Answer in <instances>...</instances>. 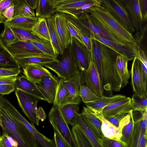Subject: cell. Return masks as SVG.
I'll return each instance as SVG.
<instances>
[{
	"label": "cell",
	"mask_w": 147,
	"mask_h": 147,
	"mask_svg": "<svg viewBox=\"0 0 147 147\" xmlns=\"http://www.w3.org/2000/svg\"><path fill=\"white\" fill-rule=\"evenodd\" d=\"M13 1L14 7L13 17L20 16L36 17L34 10L28 5L25 0H13Z\"/></svg>",
	"instance_id": "cell-34"
},
{
	"label": "cell",
	"mask_w": 147,
	"mask_h": 147,
	"mask_svg": "<svg viewBox=\"0 0 147 147\" xmlns=\"http://www.w3.org/2000/svg\"><path fill=\"white\" fill-rule=\"evenodd\" d=\"M126 97L125 96L121 94L111 97L103 96L95 101L85 104V105L97 116L102 117V112L105 107Z\"/></svg>",
	"instance_id": "cell-19"
},
{
	"label": "cell",
	"mask_w": 147,
	"mask_h": 147,
	"mask_svg": "<svg viewBox=\"0 0 147 147\" xmlns=\"http://www.w3.org/2000/svg\"><path fill=\"white\" fill-rule=\"evenodd\" d=\"M58 81L55 76H46L38 82L35 83L39 91L49 103L54 101Z\"/></svg>",
	"instance_id": "cell-14"
},
{
	"label": "cell",
	"mask_w": 147,
	"mask_h": 147,
	"mask_svg": "<svg viewBox=\"0 0 147 147\" xmlns=\"http://www.w3.org/2000/svg\"><path fill=\"white\" fill-rule=\"evenodd\" d=\"M56 28L65 49L69 45L71 36L67 24V18L64 13L57 12L53 15Z\"/></svg>",
	"instance_id": "cell-16"
},
{
	"label": "cell",
	"mask_w": 147,
	"mask_h": 147,
	"mask_svg": "<svg viewBox=\"0 0 147 147\" xmlns=\"http://www.w3.org/2000/svg\"><path fill=\"white\" fill-rule=\"evenodd\" d=\"M50 122L71 147H78L74 138L61 113L60 107L53 106L48 115Z\"/></svg>",
	"instance_id": "cell-5"
},
{
	"label": "cell",
	"mask_w": 147,
	"mask_h": 147,
	"mask_svg": "<svg viewBox=\"0 0 147 147\" xmlns=\"http://www.w3.org/2000/svg\"><path fill=\"white\" fill-rule=\"evenodd\" d=\"M57 59V61L47 64L44 67L54 72L59 78L64 80H69L80 71L69 45L64 49L63 54Z\"/></svg>",
	"instance_id": "cell-3"
},
{
	"label": "cell",
	"mask_w": 147,
	"mask_h": 147,
	"mask_svg": "<svg viewBox=\"0 0 147 147\" xmlns=\"http://www.w3.org/2000/svg\"><path fill=\"white\" fill-rule=\"evenodd\" d=\"M57 78V85L53 106L61 108L69 104L78 105L79 103L78 102L71 97L64 84V80L59 77Z\"/></svg>",
	"instance_id": "cell-22"
},
{
	"label": "cell",
	"mask_w": 147,
	"mask_h": 147,
	"mask_svg": "<svg viewBox=\"0 0 147 147\" xmlns=\"http://www.w3.org/2000/svg\"><path fill=\"white\" fill-rule=\"evenodd\" d=\"M14 13V7L13 5L6 8L3 13V15L6 19L7 20L12 19Z\"/></svg>",
	"instance_id": "cell-57"
},
{
	"label": "cell",
	"mask_w": 147,
	"mask_h": 147,
	"mask_svg": "<svg viewBox=\"0 0 147 147\" xmlns=\"http://www.w3.org/2000/svg\"><path fill=\"white\" fill-rule=\"evenodd\" d=\"M69 46L80 70H86L91 59L90 52L84 44L72 37Z\"/></svg>",
	"instance_id": "cell-9"
},
{
	"label": "cell",
	"mask_w": 147,
	"mask_h": 147,
	"mask_svg": "<svg viewBox=\"0 0 147 147\" xmlns=\"http://www.w3.org/2000/svg\"><path fill=\"white\" fill-rule=\"evenodd\" d=\"M13 5V0H0V23H4L7 21L3 15L4 11L8 7Z\"/></svg>",
	"instance_id": "cell-46"
},
{
	"label": "cell",
	"mask_w": 147,
	"mask_h": 147,
	"mask_svg": "<svg viewBox=\"0 0 147 147\" xmlns=\"http://www.w3.org/2000/svg\"><path fill=\"white\" fill-rule=\"evenodd\" d=\"M32 33L41 39L50 42L46 19L38 18V20L33 27Z\"/></svg>",
	"instance_id": "cell-36"
},
{
	"label": "cell",
	"mask_w": 147,
	"mask_h": 147,
	"mask_svg": "<svg viewBox=\"0 0 147 147\" xmlns=\"http://www.w3.org/2000/svg\"><path fill=\"white\" fill-rule=\"evenodd\" d=\"M129 112H125L119 113L114 116L105 118L116 127H118L120 122Z\"/></svg>",
	"instance_id": "cell-47"
},
{
	"label": "cell",
	"mask_w": 147,
	"mask_h": 147,
	"mask_svg": "<svg viewBox=\"0 0 147 147\" xmlns=\"http://www.w3.org/2000/svg\"><path fill=\"white\" fill-rule=\"evenodd\" d=\"M100 2V1H99ZM123 44H136L132 33L127 31L100 3L89 8L87 12Z\"/></svg>",
	"instance_id": "cell-2"
},
{
	"label": "cell",
	"mask_w": 147,
	"mask_h": 147,
	"mask_svg": "<svg viewBox=\"0 0 147 147\" xmlns=\"http://www.w3.org/2000/svg\"><path fill=\"white\" fill-rule=\"evenodd\" d=\"M17 76H11L0 78V84H14L17 78Z\"/></svg>",
	"instance_id": "cell-55"
},
{
	"label": "cell",
	"mask_w": 147,
	"mask_h": 147,
	"mask_svg": "<svg viewBox=\"0 0 147 147\" xmlns=\"http://www.w3.org/2000/svg\"><path fill=\"white\" fill-rule=\"evenodd\" d=\"M20 71V67L9 69L0 68V78L11 76H17Z\"/></svg>",
	"instance_id": "cell-49"
},
{
	"label": "cell",
	"mask_w": 147,
	"mask_h": 147,
	"mask_svg": "<svg viewBox=\"0 0 147 147\" xmlns=\"http://www.w3.org/2000/svg\"><path fill=\"white\" fill-rule=\"evenodd\" d=\"M79 19L84 24L92 35L94 34L99 37L120 43L107 31L95 18L88 13L86 12Z\"/></svg>",
	"instance_id": "cell-13"
},
{
	"label": "cell",
	"mask_w": 147,
	"mask_h": 147,
	"mask_svg": "<svg viewBox=\"0 0 147 147\" xmlns=\"http://www.w3.org/2000/svg\"><path fill=\"white\" fill-rule=\"evenodd\" d=\"M56 12L53 0H39L36 9V16L38 18L48 19Z\"/></svg>",
	"instance_id": "cell-32"
},
{
	"label": "cell",
	"mask_w": 147,
	"mask_h": 147,
	"mask_svg": "<svg viewBox=\"0 0 147 147\" xmlns=\"http://www.w3.org/2000/svg\"><path fill=\"white\" fill-rule=\"evenodd\" d=\"M133 91L142 97H147V73L144 71L140 61L135 57L130 71Z\"/></svg>",
	"instance_id": "cell-7"
},
{
	"label": "cell",
	"mask_w": 147,
	"mask_h": 147,
	"mask_svg": "<svg viewBox=\"0 0 147 147\" xmlns=\"http://www.w3.org/2000/svg\"><path fill=\"white\" fill-rule=\"evenodd\" d=\"M16 59L20 68H21L26 65L30 64H37L44 66L47 64L57 60L54 57L44 54Z\"/></svg>",
	"instance_id": "cell-28"
},
{
	"label": "cell",
	"mask_w": 147,
	"mask_h": 147,
	"mask_svg": "<svg viewBox=\"0 0 147 147\" xmlns=\"http://www.w3.org/2000/svg\"><path fill=\"white\" fill-rule=\"evenodd\" d=\"M147 23L144 25L140 31L136 32L134 38L138 48L142 50L146 55L147 51Z\"/></svg>",
	"instance_id": "cell-38"
},
{
	"label": "cell",
	"mask_w": 147,
	"mask_h": 147,
	"mask_svg": "<svg viewBox=\"0 0 147 147\" xmlns=\"http://www.w3.org/2000/svg\"><path fill=\"white\" fill-rule=\"evenodd\" d=\"M22 122L33 134L36 147H57L54 140L49 139L39 133L33 123H30L25 119H23Z\"/></svg>",
	"instance_id": "cell-29"
},
{
	"label": "cell",
	"mask_w": 147,
	"mask_h": 147,
	"mask_svg": "<svg viewBox=\"0 0 147 147\" xmlns=\"http://www.w3.org/2000/svg\"><path fill=\"white\" fill-rule=\"evenodd\" d=\"M0 38L6 47L18 41L11 28L8 26H4Z\"/></svg>",
	"instance_id": "cell-44"
},
{
	"label": "cell",
	"mask_w": 147,
	"mask_h": 147,
	"mask_svg": "<svg viewBox=\"0 0 147 147\" xmlns=\"http://www.w3.org/2000/svg\"><path fill=\"white\" fill-rule=\"evenodd\" d=\"M131 110V98L126 97L105 107L102 111V117L105 118L121 113L129 112Z\"/></svg>",
	"instance_id": "cell-18"
},
{
	"label": "cell",
	"mask_w": 147,
	"mask_h": 147,
	"mask_svg": "<svg viewBox=\"0 0 147 147\" xmlns=\"http://www.w3.org/2000/svg\"><path fill=\"white\" fill-rule=\"evenodd\" d=\"M0 94V123L3 132L17 143V147H36L34 137L24 124L8 111L2 102Z\"/></svg>",
	"instance_id": "cell-1"
},
{
	"label": "cell",
	"mask_w": 147,
	"mask_h": 147,
	"mask_svg": "<svg viewBox=\"0 0 147 147\" xmlns=\"http://www.w3.org/2000/svg\"><path fill=\"white\" fill-rule=\"evenodd\" d=\"M30 41L43 54L55 57L53 49L50 41L44 40L41 41L34 40Z\"/></svg>",
	"instance_id": "cell-42"
},
{
	"label": "cell",
	"mask_w": 147,
	"mask_h": 147,
	"mask_svg": "<svg viewBox=\"0 0 147 147\" xmlns=\"http://www.w3.org/2000/svg\"><path fill=\"white\" fill-rule=\"evenodd\" d=\"M103 147H129L121 140L110 139L103 137L101 139Z\"/></svg>",
	"instance_id": "cell-45"
},
{
	"label": "cell",
	"mask_w": 147,
	"mask_h": 147,
	"mask_svg": "<svg viewBox=\"0 0 147 147\" xmlns=\"http://www.w3.org/2000/svg\"></svg>",
	"instance_id": "cell-60"
},
{
	"label": "cell",
	"mask_w": 147,
	"mask_h": 147,
	"mask_svg": "<svg viewBox=\"0 0 147 147\" xmlns=\"http://www.w3.org/2000/svg\"><path fill=\"white\" fill-rule=\"evenodd\" d=\"M23 73L28 79L34 83H38L43 77L53 75L49 71L41 65L30 64L22 68Z\"/></svg>",
	"instance_id": "cell-23"
},
{
	"label": "cell",
	"mask_w": 147,
	"mask_h": 147,
	"mask_svg": "<svg viewBox=\"0 0 147 147\" xmlns=\"http://www.w3.org/2000/svg\"><path fill=\"white\" fill-rule=\"evenodd\" d=\"M14 84H0V94L3 96L8 94L15 91Z\"/></svg>",
	"instance_id": "cell-53"
},
{
	"label": "cell",
	"mask_w": 147,
	"mask_h": 147,
	"mask_svg": "<svg viewBox=\"0 0 147 147\" xmlns=\"http://www.w3.org/2000/svg\"><path fill=\"white\" fill-rule=\"evenodd\" d=\"M71 131L78 147H92L85 135L77 127L73 126Z\"/></svg>",
	"instance_id": "cell-41"
},
{
	"label": "cell",
	"mask_w": 147,
	"mask_h": 147,
	"mask_svg": "<svg viewBox=\"0 0 147 147\" xmlns=\"http://www.w3.org/2000/svg\"><path fill=\"white\" fill-rule=\"evenodd\" d=\"M91 38L98 41L111 49L118 54L124 57L128 61L134 59L138 54V48L136 44H123L99 37L92 34Z\"/></svg>",
	"instance_id": "cell-10"
},
{
	"label": "cell",
	"mask_w": 147,
	"mask_h": 147,
	"mask_svg": "<svg viewBox=\"0 0 147 147\" xmlns=\"http://www.w3.org/2000/svg\"><path fill=\"white\" fill-rule=\"evenodd\" d=\"M134 127L132 110L129 111L120 122L118 128L121 132L120 140L129 147L131 144Z\"/></svg>",
	"instance_id": "cell-21"
},
{
	"label": "cell",
	"mask_w": 147,
	"mask_h": 147,
	"mask_svg": "<svg viewBox=\"0 0 147 147\" xmlns=\"http://www.w3.org/2000/svg\"><path fill=\"white\" fill-rule=\"evenodd\" d=\"M60 110L67 123L71 125L76 115L79 113L80 108L77 104H69L60 108Z\"/></svg>",
	"instance_id": "cell-37"
},
{
	"label": "cell",
	"mask_w": 147,
	"mask_h": 147,
	"mask_svg": "<svg viewBox=\"0 0 147 147\" xmlns=\"http://www.w3.org/2000/svg\"><path fill=\"white\" fill-rule=\"evenodd\" d=\"M77 29L84 44L91 53L92 49V42L91 38L87 36L77 28Z\"/></svg>",
	"instance_id": "cell-54"
},
{
	"label": "cell",
	"mask_w": 147,
	"mask_h": 147,
	"mask_svg": "<svg viewBox=\"0 0 147 147\" xmlns=\"http://www.w3.org/2000/svg\"><path fill=\"white\" fill-rule=\"evenodd\" d=\"M9 137L6 133L3 132V134L0 137V147H17L12 144Z\"/></svg>",
	"instance_id": "cell-52"
},
{
	"label": "cell",
	"mask_w": 147,
	"mask_h": 147,
	"mask_svg": "<svg viewBox=\"0 0 147 147\" xmlns=\"http://www.w3.org/2000/svg\"><path fill=\"white\" fill-rule=\"evenodd\" d=\"M83 72L86 86L97 96H104L97 70L92 58L88 69Z\"/></svg>",
	"instance_id": "cell-12"
},
{
	"label": "cell",
	"mask_w": 147,
	"mask_h": 147,
	"mask_svg": "<svg viewBox=\"0 0 147 147\" xmlns=\"http://www.w3.org/2000/svg\"><path fill=\"white\" fill-rule=\"evenodd\" d=\"M127 10L136 32L144 25L139 0H121Z\"/></svg>",
	"instance_id": "cell-15"
},
{
	"label": "cell",
	"mask_w": 147,
	"mask_h": 147,
	"mask_svg": "<svg viewBox=\"0 0 147 147\" xmlns=\"http://www.w3.org/2000/svg\"><path fill=\"white\" fill-rule=\"evenodd\" d=\"M50 42L53 47L55 57L57 59L62 55L65 49L57 32L53 16L46 19Z\"/></svg>",
	"instance_id": "cell-24"
},
{
	"label": "cell",
	"mask_w": 147,
	"mask_h": 147,
	"mask_svg": "<svg viewBox=\"0 0 147 147\" xmlns=\"http://www.w3.org/2000/svg\"><path fill=\"white\" fill-rule=\"evenodd\" d=\"M133 118L134 130L130 147H147V110L141 115Z\"/></svg>",
	"instance_id": "cell-8"
},
{
	"label": "cell",
	"mask_w": 147,
	"mask_h": 147,
	"mask_svg": "<svg viewBox=\"0 0 147 147\" xmlns=\"http://www.w3.org/2000/svg\"><path fill=\"white\" fill-rule=\"evenodd\" d=\"M79 95L82 98V101L85 104L95 101L100 97L96 95L88 87L84 85L81 86Z\"/></svg>",
	"instance_id": "cell-43"
},
{
	"label": "cell",
	"mask_w": 147,
	"mask_h": 147,
	"mask_svg": "<svg viewBox=\"0 0 147 147\" xmlns=\"http://www.w3.org/2000/svg\"><path fill=\"white\" fill-rule=\"evenodd\" d=\"M67 24L71 37L75 38L84 44L76 27L67 20Z\"/></svg>",
	"instance_id": "cell-50"
},
{
	"label": "cell",
	"mask_w": 147,
	"mask_h": 147,
	"mask_svg": "<svg viewBox=\"0 0 147 147\" xmlns=\"http://www.w3.org/2000/svg\"><path fill=\"white\" fill-rule=\"evenodd\" d=\"M105 8L127 31L134 33L135 30L128 13L121 0H99Z\"/></svg>",
	"instance_id": "cell-6"
},
{
	"label": "cell",
	"mask_w": 147,
	"mask_h": 147,
	"mask_svg": "<svg viewBox=\"0 0 147 147\" xmlns=\"http://www.w3.org/2000/svg\"><path fill=\"white\" fill-rule=\"evenodd\" d=\"M6 47L15 59L25 58L43 54L30 40H18Z\"/></svg>",
	"instance_id": "cell-11"
},
{
	"label": "cell",
	"mask_w": 147,
	"mask_h": 147,
	"mask_svg": "<svg viewBox=\"0 0 147 147\" xmlns=\"http://www.w3.org/2000/svg\"><path fill=\"white\" fill-rule=\"evenodd\" d=\"M1 135L2 134H1V132L0 131V137L1 136Z\"/></svg>",
	"instance_id": "cell-59"
},
{
	"label": "cell",
	"mask_w": 147,
	"mask_h": 147,
	"mask_svg": "<svg viewBox=\"0 0 147 147\" xmlns=\"http://www.w3.org/2000/svg\"><path fill=\"white\" fill-rule=\"evenodd\" d=\"M57 147H71L65 139L54 129V139Z\"/></svg>",
	"instance_id": "cell-48"
},
{
	"label": "cell",
	"mask_w": 147,
	"mask_h": 147,
	"mask_svg": "<svg viewBox=\"0 0 147 147\" xmlns=\"http://www.w3.org/2000/svg\"><path fill=\"white\" fill-rule=\"evenodd\" d=\"M96 0H53L56 12H61L67 10L80 7L89 3L95 2Z\"/></svg>",
	"instance_id": "cell-31"
},
{
	"label": "cell",
	"mask_w": 147,
	"mask_h": 147,
	"mask_svg": "<svg viewBox=\"0 0 147 147\" xmlns=\"http://www.w3.org/2000/svg\"><path fill=\"white\" fill-rule=\"evenodd\" d=\"M18 67H20L16 59L10 53L0 38V68Z\"/></svg>",
	"instance_id": "cell-30"
},
{
	"label": "cell",
	"mask_w": 147,
	"mask_h": 147,
	"mask_svg": "<svg viewBox=\"0 0 147 147\" xmlns=\"http://www.w3.org/2000/svg\"><path fill=\"white\" fill-rule=\"evenodd\" d=\"M101 119V130L103 136L110 139L120 140L121 134L118 127L114 126L103 117Z\"/></svg>",
	"instance_id": "cell-35"
},
{
	"label": "cell",
	"mask_w": 147,
	"mask_h": 147,
	"mask_svg": "<svg viewBox=\"0 0 147 147\" xmlns=\"http://www.w3.org/2000/svg\"><path fill=\"white\" fill-rule=\"evenodd\" d=\"M83 71L80 70L73 78L64 80V84L71 98L79 103L80 97L79 93L81 86L85 83Z\"/></svg>",
	"instance_id": "cell-25"
},
{
	"label": "cell",
	"mask_w": 147,
	"mask_h": 147,
	"mask_svg": "<svg viewBox=\"0 0 147 147\" xmlns=\"http://www.w3.org/2000/svg\"><path fill=\"white\" fill-rule=\"evenodd\" d=\"M11 28L18 40L41 41L43 40L34 35L31 31L19 28Z\"/></svg>",
	"instance_id": "cell-39"
},
{
	"label": "cell",
	"mask_w": 147,
	"mask_h": 147,
	"mask_svg": "<svg viewBox=\"0 0 147 147\" xmlns=\"http://www.w3.org/2000/svg\"><path fill=\"white\" fill-rule=\"evenodd\" d=\"M132 111L143 112L147 110V97L140 96L135 94L131 99Z\"/></svg>",
	"instance_id": "cell-40"
},
{
	"label": "cell",
	"mask_w": 147,
	"mask_h": 147,
	"mask_svg": "<svg viewBox=\"0 0 147 147\" xmlns=\"http://www.w3.org/2000/svg\"><path fill=\"white\" fill-rule=\"evenodd\" d=\"M138 50L137 55L136 57L138 58L142 63L147 68V55L141 49L138 48Z\"/></svg>",
	"instance_id": "cell-56"
},
{
	"label": "cell",
	"mask_w": 147,
	"mask_h": 147,
	"mask_svg": "<svg viewBox=\"0 0 147 147\" xmlns=\"http://www.w3.org/2000/svg\"><path fill=\"white\" fill-rule=\"evenodd\" d=\"M28 5L32 9H36L37 7L38 0H25Z\"/></svg>",
	"instance_id": "cell-58"
},
{
	"label": "cell",
	"mask_w": 147,
	"mask_h": 147,
	"mask_svg": "<svg viewBox=\"0 0 147 147\" xmlns=\"http://www.w3.org/2000/svg\"><path fill=\"white\" fill-rule=\"evenodd\" d=\"M128 61L123 56L119 54L116 59V66L121 79V87L125 86L128 83L130 73L127 68Z\"/></svg>",
	"instance_id": "cell-33"
},
{
	"label": "cell",
	"mask_w": 147,
	"mask_h": 147,
	"mask_svg": "<svg viewBox=\"0 0 147 147\" xmlns=\"http://www.w3.org/2000/svg\"><path fill=\"white\" fill-rule=\"evenodd\" d=\"M78 127L88 140L92 147H103L101 139L98 138L88 126L80 114H77L71 125Z\"/></svg>",
	"instance_id": "cell-20"
},
{
	"label": "cell",
	"mask_w": 147,
	"mask_h": 147,
	"mask_svg": "<svg viewBox=\"0 0 147 147\" xmlns=\"http://www.w3.org/2000/svg\"><path fill=\"white\" fill-rule=\"evenodd\" d=\"M80 115L88 126L98 138L104 137L101 130L102 117L97 116L87 107H83Z\"/></svg>",
	"instance_id": "cell-17"
},
{
	"label": "cell",
	"mask_w": 147,
	"mask_h": 147,
	"mask_svg": "<svg viewBox=\"0 0 147 147\" xmlns=\"http://www.w3.org/2000/svg\"><path fill=\"white\" fill-rule=\"evenodd\" d=\"M14 84L16 89H19L37 96L41 98V100L46 101L35 84L28 79L25 76L22 75L17 77Z\"/></svg>",
	"instance_id": "cell-27"
},
{
	"label": "cell",
	"mask_w": 147,
	"mask_h": 147,
	"mask_svg": "<svg viewBox=\"0 0 147 147\" xmlns=\"http://www.w3.org/2000/svg\"><path fill=\"white\" fill-rule=\"evenodd\" d=\"M15 94L18 103L25 115L32 123L38 125L39 109L37 108L38 101L41 99L40 98L16 89Z\"/></svg>",
	"instance_id": "cell-4"
},
{
	"label": "cell",
	"mask_w": 147,
	"mask_h": 147,
	"mask_svg": "<svg viewBox=\"0 0 147 147\" xmlns=\"http://www.w3.org/2000/svg\"><path fill=\"white\" fill-rule=\"evenodd\" d=\"M38 18L16 17L7 20L4 23V26L19 28L31 31L33 27L37 22Z\"/></svg>",
	"instance_id": "cell-26"
},
{
	"label": "cell",
	"mask_w": 147,
	"mask_h": 147,
	"mask_svg": "<svg viewBox=\"0 0 147 147\" xmlns=\"http://www.w3.org/2000/svg\"><path fill=\"white\" fill-rule=\"evenodd\" d=\"M139 5L144 25L147 23V0H139Z\"/></svg>",
	"instance_id": "cell-51"
}]
</instances>
